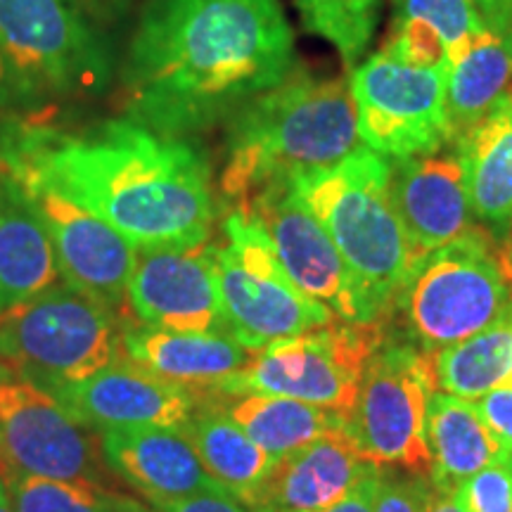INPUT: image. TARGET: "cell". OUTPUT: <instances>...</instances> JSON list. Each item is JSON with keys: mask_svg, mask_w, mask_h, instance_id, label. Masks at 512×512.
Returning <instances> with one entry per match:
<instances>
[{"mask_svg": "<svg viewBox=\"0 0 512 512\" xmlns=\"http://www.w3.org/2000/svg\"><path fill=\"white\" fill-rule=\"evenodd\" d=\"M0 176L15 185L48 230L64 285L119 316L128 306L136 247L110 223L43 181L27 164L0 157Z\"/></svg>", "mask_w": 512, "mask_h": 512, "instance_id": "12", "label": "cell"}, {"mask_svg": "<svg viewBox=\"0 0 512 512\" xmlns=\"http://www.w3.org/2000/svg\"><path fill=\"white\" fill-rule=\"evenodd\" d=\"M377 484H380V465H375L366 477L349 491L342 501L328 505V508L316 512H373Z\"/></svg>", "mask_w": 512, "mask_h": 512, "instance_id": "35", "label": "cell"}, {"mask_svg": "<svg viewBox=\"0 0 512 512\" xmlns=\"http://www.w3.org/2000/svg\"><path fill=\"white\" fill-rule=\"evenodd\" d=\"M427 512H467V510L463 508V503H460L456 489H444V486L432 484Z\"/></svg>", "mask_w": 512, "mask_h": 512, "instance_id": "37", "label": "cell"}, {"mask_svg": "<svg viewBox=\"0 0 512 512\" xmlns=\"http://www.w3.org/2000/svg\"><path fill=\"white\" fill-rule=\"evenodd\" d=\"M0 479H3V463H0Z\"/></svg>", "mask_w": 512, "mask_h": 512, "instance_id": "39", "label": "cell"}, {"mask_svg": "<svg viewBox=\"0 0 512 512\" xmlns=\"http://www.w3.org/2000/svg\"><path fill=\"white\" fill-rule=\"evenodd\" d=\"M349 420L313 444L278 458L252 501L259 512H316L342 501L373 470Z\"/></svg>", "mask_w": 512, "mask_h": 512, "instance_id": "18", "label": "cell"}, {"mask_svg": "<svg viewBox=\"0 0 512 512\" xmlns=\"http://www.w3.org/2000/svg\"><path fill=\"white\" fill-rule=\"evenodd\" d=\"M508 460H510V463H512V456H508Z\"/></svg>", "mask_w": 512, "mask_h": 512, "instance_id": "41", "label": "cell"}, {"mask_svg": "<svg viewBox=\"0 0 512 512\" xmlns=\"http://www.w3.org/2000/svg\"><path fill=\"white\" fill-rule=\"evenodd\" d=\"M361 150L344 76L292 72L228 119L223 195L240 204L294 178L330 169Z\"/></svg>", "mask_w": 512, "mask_h": 512, "instance_id": "3", "label": "cell"}, {"mask_svg": "<svg viewBox=\"0 0 512 512\" xmlns=\"http://www.w3.org/2000/svg\"><path fill=\"white\" fill-rule=\"evenodd\" d=\"M128 309L143 325L176 332H226L214 245L136 247Z\"/></svg>", "mask_w": 512, "mask_h": 512, "instance_id": "15", "label": "cell"}, {"mask_svg": "<svg viewBox=\"0 0 512 512\" xmlns=\"http://www.w3.org/2000/svg\"><path fill=\"white\" fill-rule=\"evenodd\" d=\"M264 228L287 278L342 323H375L356 278L292 183L266 188L240 207ZM382 323V320H380Z\"/></svg>", "mask_w": 512, "mask_h": 512, "instance_id": "14", "label": "cell"}, {"mask_svg": "<svg viewBox=\"0 0 512 512\" xmlns=\"http://www.w3.org/2000/svg\"><path fill=\"white\" fill-rule=\"evenodd\" d=\"M100 456L107 470L155 505L174 503L200 491L221 489L183 430L124 427L100 432Z\"/></svg>", "mask_w": 512, "mask_h": 512, "instance_id": "19", "label": "cell"}, {"mask_svg": "<svg viewBox=\"0 0 512 512\" xmlns=\"http://www.w3.org/2000/svg\"><path fill=\"white\" fill-rule=\"evenodd\" d=\"M226 245H214V271L228 335L256 351L337 320L287 278L278 254L245 211L223 223Z\"/></svg>", "mask_w": 512, "mask_h": 512, "instance_id": "8", "label": "cell"}, {"mask_svg": "<svg viewBox=\"0 0 512 512\" xmlns=\"http://www.w3.org/2000/svg\"><path fill=\"white\" fill-rule=\"evenodd\" d=\"M387 323H332L256 351L214 392L285 396L351 418L363 370L387 342ZM209 394V392H207ZM204 396V394H202Z\"/></svg>", "mask_w": 512, "mask_h": 512, "instance_id": "9", "label": "cell"}, {"mask_svg": "<svg viewBox=\"0 0 512 512\" xmlns=\"http://www.w3.org/2000/svg\"><path fill=\"white\" fill-rule=\"evenodd\" d=\"M121 330L117 313L55 285L0 311V363L50 392L112 366L124 354Z\"/></svg>", "mask_w": 512, "mask_h": 512, "instance_id": "6", "label": "cell"}, {"mask_svg": "<svg viewBox=\"0 0 512 512\" xmlns=\"http://www.w3.org/2000/svg\"><path fill=\"white\" fill-rule=\"evenodd\" d=\"M389 195L420 256L475 233V211L456 150L389 159Z\"/></svg>", "mask_w": 512, "mask_h": 512, "instance_id": "17", "label": "cell"}, {"mask_svg": "<svg viewBox=\"0 0 512 512\" xmlns=\"http://www.w3.org/2000/svg\"><path fill=\"white\" fill-rule=\"evenodd\" d=\"M489 34L475 0H394L384 53L451 72Z\"/></svg>", "mask_w": 512, "mask_h": 512, "instance_id": "22", "label": "cell"}, {"mask_svg": "<svg viewBox=\"0 0 512 512\" xmlns=\"http://www.w3.org/2000/svg\"><path fill=\"white\" fill-rule=\"evenodd\" d=\"M183 434L190 439L209 477L245 503L252 501L275 463L264 448L254 444L211 403L197 401L195 413L183 425Z\"/></svg>", "mask_w": 512, "mask_h": 512, "instance_id": "26", "label": "cell"}, {"mask_svg": "<svg viewBox=\"0 0 512 512\" xmlns=\"http://www.w3.org/2000/svg\"><path fill=\"white\" fill-rule=\"evenodd\" d=\"M0 55L10 93L31 100L98 93L112 72L79 0H0Z\"/></svg>", "mask_w": 512, "mask_h": 512, "instance_id": "7", "label": "cell"}, {"mask_svg": "<svg viewBox=\"0 0 512 512\" xmlns=\"http://www.w3.org/2000/svg\"><path fill=\"white\" fill-rule=\"evenodd\" d=\"M494 245L491 235L477 228L422 254L384 323H399L403 342L430 354L494 325L512 309L508 273Z\"/></svg>", "mask_w": 512, "mask_h": 512, "instance_id": "5", "label": "cell"}, {"mask_svg": "<svg viewBox=\"0 0 512 512\" xmlns=\"http://www.w3.org/2000/svg\"><path fill=\"white\" fill-rule=\"evenodd\" d=\"M510 240H512V235H510ZM508 259H510V261H512V252H510V256H508Z\"/></svg>", "mask_w": 512, "mask_h": 512, "instance_id": "40", "label": "cell"}, {"mask_svg": "<svg viewBox=\"0 0 512 512\" xmlns=\"http://www.w3.org/2000/svg\"><path fill=\"white\" fill-rule=\"evenodd\" d=\"M62 280L48 230L0 176V311L29 302Z\"/></svg>", "mask_w": 512, "mask_h": 512, "instance_id": "23", "label": "cell"}, {"mask_svg": "<svg viewBox=\"0 0 512 512\" xmlns=\"http://www.w3.org/2000/svg\"><path fill=\"white\" fill-rule=\"evenodd\" d=\"M475 406L479 418L503 448V456H512V380L486 392L482 399L475 401Z\"/></svg>", "mask_w": 512, "mask_h": 512, "instance_id": "33", "label": "cell"}, {"mask_svg": "<svg viewBox=\"0 0 512 512\" xmlns=\"http://www.w3.org/2000/svg\"><path fill=\"white\" fill-rule=\"evenodd\" d=\"M8 496L17 512H152L110 486L60 482L3 470Z\"/></svg>", "mask_w": 512, "mask_h": 512, "instance_id": "29", "label": "cell"}, {"mask_svg": "<svg viewBox=\"0 0 512 512\" xmlns=\"http://www.w3.org/2000/svg\"><path fill=\"white\" fill-rule=\"evenodd\" d=\"M512 86V43L489 29L475 43L446 81V114L453 131V143L475 126Z\"/></svg>", "mask_w": 512, "mask_h": 512, "instance_id": "27", "label": "cell"}, {"mask_svg": "<svg viewBox=\"0 0 512 512\" xmlns=\"http://www.w3.org/2000/svg\"><path fill=\"white\" fill-rule=\"evenodd\" d=\"M0 512H17L15 505H12L8 496V486H5V479H0Z\"/></svg>", "mask_w": 512, "mask_h": 512, "instance_id": "38", "label": "cell"}, {"mask_svg": "<svg viewBox=\"0 0 512 512\" xmlns=\"http://www.w3.org/2000/svg\"><path fill=\"white\" fill-rule=\"evenodd\" d=\"M62 408L86 430L169 427L183 430L197 408L190 389L159 377L121 354L88 380L50 389Z\"/></svg>", "mask_w": 512, "mask_h": 512, "instance_id": "16", "label": "cell"}, {"mask_svg": "<svg viewBox=\"0 0 512 512\" xmlns=\"http://www.w3.org/2000/svg\"><path fill=\"white\" fill-rule=\"evenodd\" d=\"M463 162L467 192L475 211L494 242L512 235V86L489 112L456 138Z\"/></svg>", "mask_w": 512, "mask_h": 512, "instance_id": "21", "label": "cell"}, {"mask_svg": "<svg viewBox=\"0 0 512 512\" xmlns=\"http://www.w3.org/2000/svg\"><path fill=\"white\" fill-rule=\"evenodd\" d=\"M292 188L335 242L375 318L384 323L420 259L389 195V159L361 147L330 169L294 178Z\"/></svg>", "mask_w": 512, "mask_h": 512, "instance_id": "4", "label": "cell"}, {"mask_svg": "<svg viewBox=\"0 0 512 512\" xmlns=\"http://www.w3.org/2000/svg\"><path fill=\"white\" fill-rule=\"evenodd\" d=\"M427 446L432 453L430 479L444 489H456L505 458L475 403L446 392H434L427 403Z\"/></svg>", "mask_w": 512, "mask_h": 512, "instance_id": "25", "label": "cell"}, {"mask_svg": "<svg viewBox=\"0 0 512 512\" xmlns=\"http://www.w3.org/2000/svg\"><path fill=\"white\" fill-rule=\"evenodd\" d=\"M294 72L280 0H150L121 67V107L185 138L233 117Z\"/></svg>", "mask_w": 512, "mask_h": 512, "instance_id": "1", "label": "cell"}, {"mask_svg": "<svg viewBox=\"0 0 512 512\" xmlns=\"http://www.w3.org/2000/svg\"><path fill=\"white\" fill-rule=\"evenodd\" d=\"M434 392V354L387 337L366 363L349 418V430L370 463L430 477L427 403Z\"/></svg>", "mask_w": 512, "mask_h": 512, "instance_id": "10", "label": "cell"}, {"mask_svg": "<svg viewBox=\"0 0 512 512\" xmlns=\"http://www.w3.org/2000/svg\"><path fill=\"white\" fill-rule=\"evenodd\" d=\"M486 27L512 43V0H475Z\"/></svg>", "mask_w": 512, "mask_h": 512, "instance_id": "36", "label": "cell"}, {"mask_svg": "<svg viewBox=\"0 0 512 512\" xmlns=\"http://www.w3.org/2000/svg\"><path fill=\"white\" fill-rule=\"evenodd\" d=\"M467 512H512V463L501 458L456 486Z\"/></svg>", "mask_w": 512, "mask_h": 512, "instance_id": "31", "label": "cell"}, {"mask_svg": "<svg viewBox=\"0 0 512 512\" xmlns=\"http://www.w3.org/2000/svg\"><path fill=\"white\" fill-rule=\"evenodd\" d=\"M121 351L164 380L181 384L200 399L214 392L252 358V351L226 332H176L150 325H124Z\"/></svg>", "mask_w": 512, "mask_h": 512, "instance_id": "20", "label": "cell"}, {"mask_svg": "<svg viewBox=\"0 0 512 512\" xmlns=\"http://www.w3.org/2000/svg\"><path fill=\"white\" fill-rule=\"evenodd\" d=\"M437 384L465 401L482 399L512 377V309L477 335L434 351Z\"/></svg>", "mask_w": 512, "mask_h": 512, "instance_id": "28", "label": "cell"}, {"mask_svg": "<svg viewBox=\"0 0 512 512\" xmlns=\"http://www.w3.org/2000/svg\"><path fill=\"white\" fill-rule=\"evenodd\" d=\"M0 157L34 169L133 247H195L216 219L207 159L188 138L131 119L83 131L38 124L0 126Z\"/></svg>", "mask_w": 512, "mask_h": 512, "instance_id": "2", "label": "cell"}, {"mask_svg": "<svg viewBox=\"0 0 512 512\" xmlns=\"http://www.w3.org/2000/svg\"><path fill=\"white\" fill-rule=\"evenodd\" d=\"M510 380H512V377H510Z\"/></svg>", "mask_w": 512, "mask_h": 512, "instance_id": "42", "label": "cell"}, {"mask_svg": "<svg viewBox=\"0 0 512 512\" xmlns=\"http://www.w3.org/2000/svg\"><path fill=\"white\" fill-rule=\"evenodd\" d=\"M152 512H259L226 489L200 491V494L181 498V501L155 505Z\"/></svg>", "mask_w": 512, "mask_h": 512, "instance_id": "34", "label": "cell"}, {"mask_svg": "<svg viewBox=\"0 0 512 512\" xmlns=\"http://www.w3.org/2000/svg\"><path fill=\"white\" fill-rule=\"evenodd\" d=\"M0 463L31 477L107 486L91 432L48 389L0 363Z\"/></svg>", "mask_w": 512, "mask_h": 512, "instance_id": "13", "label": "cell"}, {"mask_svg": "<svg viewBox=\"0 0 512 512\" xmlns=\"http://www.w3.org/2000/svg\"><path fill=\"white\" fill-rule=\"evenodd\" d=\"M197 401L211 403L226 413L273 460L290 456L347 422L339 413L273 394L209 392Z\"/></svg>", "mask_w": 512, "mask_h": 512, "instance_id": "24", "label": "cell"}, {"mask_svg": "<svg viewBox=\"0 0 512 512\" xmlns=\"http://www.w3.org/2000/svg\"><path fill=\"white\" fill-rule=\"evenodd\" d=\"M448 72L418 67L380 48L351 72L363 147L387 159L434 155L453 143L446 114Z\"/></svg>", "mask_w": 512, "mask_h": 512, "instance_id": "11", "label": "cell"}, {"mask_svg": "<svg viewBox=\"0 0 512 512\" xmlns=\"http://www.w3.org/2000/svg\"><path fill=\"white\" fill-rule=\"evenodd\" d=\"M432 479L399 467H380L373 512H427Z\"/></svg>", "mask_w": 512, "mask_h": 512, "instance_id": "32", "label": "cell"}, {"mask_svg": "<svg viewBox=\"0 0 512 512\" xmlns=\"http://www.w3.org/2000/svg\"><path fill=\"white\" fill-rule=\"evenodd\" d=\"M306 31L328 41L347 67L361 60L380 24V0H294Z\"/></svg>", "mask_w": 512, "mask_h": 512, "instance_id": "30", "label": "cell"}]
</instances>
